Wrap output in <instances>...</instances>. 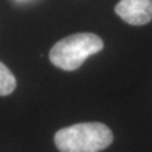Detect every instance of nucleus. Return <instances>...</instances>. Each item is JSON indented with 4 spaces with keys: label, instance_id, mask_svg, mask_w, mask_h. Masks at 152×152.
Returning <instances> with one entry per match:
<instances>
[{
    "label": "nucleus",
    "instance_id": "nucleus-1",
    "mask_svg": "<svg viewBox=\"0 0 152 152\" xmlns=\"http://www.w3.org/2000/svg\"><path fill=\"white\" fill-rule=\"evenodd\" d=\"M113 142L110 128L103 123H77L60 129L55 134L56 147L61 152H99Z\"/></svg>",
    "mask_w": 152,
    "mask_h": 152
},
{
    "label": "nucleus",
    "instance_id": "nucleus-2",
    "mask_svg": "<svg viewBox=\"0 0 152 152\" xmlns=\"http://www.w3.org/2000/svg\"><path fill=\"white\" fill-rule=\"evenodd\" d=\"M104 42L94 33H76L58 41L50 51V60L56 67L74 71L89 56L100 52Z\"/></svg>",
    "mask_w": 152,
    "mask_h": 152
},
{
    "label": "nucleus",
    "instance_id": "nucleus-3",
    "mask_svg": "<svg viewBox=\"0 0 152 152\" xmlns=\"http://www.w3.org/2000/svg\"><path fill=\"white\" fill-rule=\"evenodd\" d=\"M115 13L132 26H145L152 20V0H121Z\"/></svg>",
    "mask_w": 152,
    "mask_h": 152
},
{
    "label": "nucleus",
    "instance_id": "nucleus-4",
    "mask_svg": "<svg viewBox=\"0 0 152 152\" xmlns=\"http://www.w3.org/2000/svg\"><path fill=\"white\" fill-rule=\"evenodd\" d=\"M17 86V80L10 70L0 61V95L5 96L14 91Z\"/></svg>",
    "mask_w": 152,
    "mask_h": 152
}]
</instances>
